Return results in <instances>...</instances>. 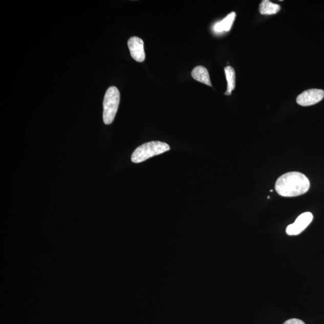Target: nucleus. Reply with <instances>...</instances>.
I'll use <instances>...</instances> for the list:
<instances>
[{"label":"nucleus","mask_w":324,"mask_h":324,"mask_svg":"<svg viewBox=\"0 0 324 324\" xmlns=\"http://www.w3.org/2000/svg\"><path fill=\"white\" fill-rule=\"evenodd\" d=\"M120 93L116 87H110L107 90L103 100V120L106 125L111 124L114 120L119 106Z\"/></svg>","instance_id":"obj_3"},{"label":"nucleus","mask_w":324,"mask_h":324,"mask_svg":"<svg viewBox=\"0 0 324 324\" xmlns=\"http://www.w3.org/2000/svg\"><path fill=\"white\" fill-rule=\"evenodd\" d=\"M127 45L131 57L135 61L141 62L145 60V53L144 41L140 37L137 36L131 37L128 40Z\"/></svg>","instance_id":"obj_6"},{"label":"nucleus","mask_w":324,"mask_h":324,"mask_svg":"<svg viewBox=\"0 0 324 324\" xmlns=\"http://www.w3.org/2000/svg\"><path fill=\"white\" fill-rule=\"evenodd\" d=\"M324 97V91L320 89H309L303 92L297 97V103L302 106H309L318 103Z\"/></svg>","instance_id":"obj_4"},{"label":"nucleus","mask_w":324,"mask_h":324,"mask_svg":"<svg viewBox=\"0 0 324 324\" xmlns=\"http://www.w3.org/2000/svg\"><path fill=\"white\" fill-rule=\"evenodd\" d=\"M235 17L236 13L234 12L228 14L221 21H219L215 24L213 27L214 32L218 33L224 32V31L228 32V31L231 29Z\"/></svg>","instance_id":"obj_7"},{"label":"nucleus","mask_w":324,"mask_h":324,"mask_svg":"<svg viewBox=\"0 0 324 324\" xmlns=\"http://www.w3.org/2000/svg\"><path fill=\"white\" fill-rule=\"evenodd\" d=\"M310 188L308 178L299 172H290L281 176L275 184L277 193L284 197H295L306 193Z\"/></svg>","instance_id":"obj_1"},{"label":"nucleus","mask_w":324,"mask_h":324,"mask_svg":"<svg viewBox=\"0 0 324 324\" xmlns=\"http://www.w3.org/2000/svg\"><path fill=\"white\" fill-rule=\"evenodd\" d=\"M280 6L275 4L269 0H264L261 3L259 7L260 12L261 15H275L280 11Z\"/></svg>","instance_id":"obj_9"},{"label":"nucleus","mask_w":324,"mask_h":324,"mask_svg":"<svg viewBox=\"0 0 324 324\" xmlns=\"http://www.w3.org/2000/svg\"><path fill=\"white\" fill-rule=\"evenodd\" d=\"M191 76L196 81L212 87L210 75H209L207 69L204 66H198L194 68L191 71Z\"/></svg>","instance_id":"obj_8"},{"label":"nucleus","mask_w":324,"mask_h":324,"mask_svg":"<svg viewBox=\"0 0 324 324\" xmlns=\"http://www.w3.org/2000/svg\"><path fill=\"white\" fill-rule=\"evenodd\" d=\"M170 147L166 143L152 141L139 146L135 149L131 157V160L135 163L145 161L152 157L159 155L169 151Z\"/></svg>","instance_id":"obj_2"},{"label":"nucleus","mask_w":324,"mask_h":324,"mask_svg":"<svg viewBox=\"0 0 324 324\" xmlns=\"http://www.w3.org/2000/svg\"><path fill=\"white\" fill-rule=\"evenodd\" d=\"M225 73L228 83L227 90L225 92V95L230 96L231 95L232 91L235 88V72L231 66H228L225 68Z\"/></svg>","instance_id":"obj_10"},{"label":"nucleus","mask_w":324,"mask_h":324,"mask_svg":"<svg viewBox=\"0 0 324 324\" xmlns=\"http://www.w3.org/2000/svg\"><path fill=\"white\" fill-rule=\"evenodd\" d=\"M311 212H306L298 216L294 224L288 226L286 232L289 235H297L308 227L313 220Z\"/></svg>","instance_id":"obj_5"},{"label":"nucleus","mask_w":324,"mask_h":324,"mask_svg":"<svg viewBox=\"0 0 324 324\" xmlns=\"http://www.w3.org/2000/svg\"><path fill=\"white\" fill-rule=\"evenodd\" d=\"M284 324H305L301 320L298 319H291L285 321Z\"/></svg>","instance_id":"obj_11"}]
</instances>
